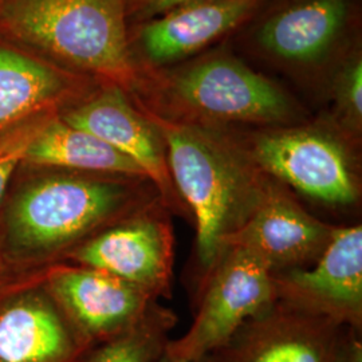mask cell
Wrapping results in <instances>:
<instances>
[{
	"label": "cell",
	"mask_w": 362,
	"mask_h": 362,
	"mask_svg": "<svg viewBox=\"0 0 362 362\" xmlns=\"http://www.w3.org/2000/svg\"><path fill=\"white\" fill-rule=\"evenodd\" d=\"M146 115L164 139L170 177L192 216L199 285L224 252V242L255 212L272 179L231 130Z\"/></svg>",
	"instance_id": "6da1fadb"
},
{
	"label": "cell",
	"mask_w": 362,
	"mask_h": 362,
	"mask_svg": "<svg viewBox=\"0 0 362 362\" xmlns=\"http://www.w3.org/2000/svg\"><path fill=\"white\" fill-rule=\"evenodd\" d=\"M160 202L155 184L143 176L62 170L15 194L6 218L7 243L18 257H65L113 223Z\"/></svg>",
	"instance_id": "7a4b0ae2"
},
{
	"label": "cell",
	"mask_w": 362,
	"mask_h": 362,
	"mask_svg": "<svg viewBox=\"0 0 362 362\" xmlns=\"http://www.w3.org/2000/svg\"><path fill=\"white\" fill-rule=\"evenodd\" d=\"M255 165L303 203L336 215L361 208L362 180L354 137L339 125L293 124L233 133Z\"/></svg>",
	"instance_id": "3957f363"
},
{
	"label": "cell",
	"mask_w": 362,
	"mask_h": 362,
	"mask_svg": "<svg viewBox=\"0 0 362 362\" xmlns=\"http://www.w3.org/2000/svg\"><path fill=\"white\" fill-rule=\"evenodd\" d=\"M0 18L15 37L71 65L132 76L121 0H1Z\"/></svg>",
	"instance_id": "277c9868"
},
{
	"label": "cell",
	"mask_w": 362,
	"mask_h": 362,
	"mask_svg": "<svg viewBox=\"0 0 362 362\" xmlns=\"http://www.w3.org/2000/svg\"><path fill=\"white\" fill-rule=\"evenodd\" d=\"M172 110L163 118L204 127L257 128L299 124L285 91L238 61L214 58L182 71L170 85Z\"/></svg>",
	"instance_id": "5b68a950"
},
{
	"label": "cell",
	"mask_w": 362,
	"mask_h": 362,
	"mask_svg": "<svg viewBox=\"0 0 362 362\" xmlns=\"http://www.w3.org/2000/svg\"><path fill=\"white\" fill-rule=\"evenodd\" d=\"M206 362H362L361 332L276 299Z\"/></svg>",
	"instance_id": "8992f818"
},
{
	"label": "cell",
	"mask_w": 362,
	"mask_h": 362,
	"mask_svg": "<svg viewBox=\"0 0 362 362\" xmlns=\"http://www.w3.org/2000/svg\"><path fill=\"white\" fill-rule=\"evenodd\" d=\"M197 298L191 327L165 348L173 361L206 357L278 299L270 269L251 252L235 247L224 250L197 285Z\"/></svg>",
	"instance_id": "52a82bcc"
},
{
	"label": "cell",
	"mask_w": 362,
	"mask_h": 362,
	"mask_svg": "<svg viewBox=\"0 0 362 362\" xmlns=\"http://www.w3.org/2000/svg\"><path fill=\"white\" fill-rule=\"evenodd\" d=\"M163 202L118 220L64 258L110 274L155 299L172 297L175 233Z\"/></svg>",
	"instance_id": "ba28073f"
},
{
	"label": "cell",
	"mask_w": 362,
	"mask_h": 362,
	"mask_svg": "<svg viewBox=\"0 0 362 362\" xmlns=\"http://www.w3.org/2000/svg\"><path fill=\"white\" fill-rule=\"evenodd\" d=\"M128 157L158 189L164 206L173 216L192 224L170 177L164 139L152 118L137 110L118 88H110L76 105L59 116Z\"/></svg>",
	"instance_id": "9c48e42d"
},
{
	"label": "cell",
	"mask_w": 362,
	"mask_h": 362,
	"mask_svg": "<svg viewBox=\"0 0 362 362\" xmlns=\"http://www.w3.org/2000/svg\"><path fill=\"white\" fill-rule=\"evenodd\" d=\"M337 226L314 216L287 187L272 179L255 212L224 242V250H246L272 272L308 269L321 258Z\"/></svg>",
	"instance_id": "30bf717a"
},
{
	"label": "cell",
	"mask_w": 362,
	"mask_h": 362,
	"mask_svg": "<svg viewBox=\"0 0 362 362\" xmlns=\"http://www.w3.org/2000/svg\"><path fill=\"white\" fill-rule=\"evenodd\" d=\"M276 298L362 332V226L338 224L313 266L272 272Z\"/></svg>",
	"instance_id": "8fae6325"
},
{
	"label": "cell",
	"mask_w": 362,
	"mask_h": 362,
	"mask_svg": "<svg viewBox=\"0 0 362 362\" xmlns=\"http://www.w3.org/2000/svg\"><path fill=\"white\" fill-rule=\"evenodd\" d=\"M46 288L91 348L128 330L157 300L116 276L83 266H58Z\"/></svg>",
	"instance_id": "7c38bea8"
},
{
	"label": "cell",
	"mask_w": 362,
	"mask_h": 362,
	"mask_svg": "<svg viewBox=\"0 0 362 362\" xmlns=\"http://www.w3.org/2000/svg\"><path fill=\"white\" fill-rule=\"evenodd\" d=\"M90 348L47 288L0 303V362H77Z\"/></svg>",
	"instance_id": "4fadbf2b"
},
{
	"label": "cell",
	"mask_w": 362,
	"mask_h": 362,
	"mask_svg": "<svg viewBox=\"0 0 362 362\" xmlns=\"http://www.w3.org/2000/svg\"><path fill=\"white\" fill-rule=\"evenodd\" d=\"M258 0L194 3L161 13L145 25L141 45L153 62H169L200 50L238 26Z\"/></svg>",
	"instance_id": "5bb4252c"
},
{
	"label": "cell",
	"mask_w": 362,
	"mask_h": 362,
	"mask_svg": "<svg viewBox=\"0 0 362 362\" xmlns=\"http://www.w3.org/2000/svg\"><path fill=\"white\" fill-rule=\"evenodd\" d=\"M346 15L345 0H302L266 21L259 43L281 59L313 62L329 52Z\"/></svg>",
	"instance_id": "9a60e30c"
},
{
	"label": "cell",
	"mask_w": 362,
	"mask_h": 362,
	"mask_svg": "<svg viewBox=\"0 0 362 362\" xmlns=\"http://www.w3.org/2000/svg\"><path fill=\"white\" fill-rule=\"evenodd\" d=\"M23 163L66 172L146 177L128 157L61 117L42 121L27 145Z\"/></svg>",
	"instance_id": "2e32d148"
},
{
	"label": "cell",
	"mask_w": 362,
	"mask_h": 362,
	"mask_svg": "<svg viewBox=\"0 0 362 362\" xmlns=\"http://www.w3.org/2000/svg\"><path fill=\"white\" fill-rule=\"evenodd\" d=\"M65 89V79L50 66L0 47V133L37 116Z\"/></svg>",
	"instance_id": "e0dca14e"
},
{
	"label": "cell",
	"mask_w": 362,
	"mask_h": 362,
	"mask_svg": "<svg viewBox=\"0 0 362 362\" xmlns=\"http://www.w3.org/2000/svg\"><path fill=\"white\" fill-rule=\"evenodd\" d=\"M176 324V313L153 300L132 327L94 345L77 362H157Z\"/></svg>",
	"instance_id": "ac0fdd59"
},
{
	"label": "cell",
	"mask_w": 362,
	"mask_h": 362,
	"mask_svg": "<svg viewBox=\"0 0 362 362\" xmlns=\"http://www.w3.org/2000/svg\"><path fill=\"white\" fill-rule=\"evenodd\" d=\"M338 125L357 140L362 124V65L361 61L350 66L339 79L337 89Z\"/></svg>",
	"instance_id": "d6986e66"
},
{
	"label": "cell",
	"mask_w": 362,
	"mask_h": 362,
	"mask_svg": "<svg viewBox=\"0 0 362 362\" xmlns=\"http://www.w3.org/2000/svg\"><path fill=\"white\" fill-rule=\"evenodd\" d=\"M43 119L35 118V121L21 124L0 133V203L7 192L13 172L23 163L27 145Z\"/></svg>",
	"instance_id": "ffe728a7"
},
{
	"label": "cell",
	"mask_w": 362,
	"mask_h": 362,
	"mask_svg": "<svg viewBox=\"0 0 362 362\" xmlns=\"http://www.w3.org/2000/svg\"><path fill=\"white\" fill-rule=\"evenodd\" d=\"M208 1H219V0H148L144 8V13L149 16H157L180 6L194 4V3H208Z\"/></svg>",
	"instance_id": "44dd1931"
},
{
	"label": "cell",
	"mask_w": 362,
	"mask_h": 362,
	"mask_svg": "<svg viewBox=\"0 0 362 362\" xmlns=\"http://www.w3.org/2000/svg\"><path fill=\"white\" fill-rule=\"evenodd\" d=\"M157 362H179V361H173L172 358H169L168 356L165 354V351H164V354L160 357V360ZM181 362H206V357H203V358H200V360H191V361H181Z\"/></svg>",
	"instance_id": "7402d4cb"
},
{
	"label": "cell",
	"mask_w": 362,
	"mask_h": 362,
	"mask_svg": "<svg viewBox=\"0 0 362 362\" xmlns=\"http://www.w3.org/2000/svg\"><path fill=\"white\" fill-rule=\"evenodd\" d=\"M0 1H1V0H0Z\"/></svg>",
	"instance_id": "603a6c76"
}]
</instances>
